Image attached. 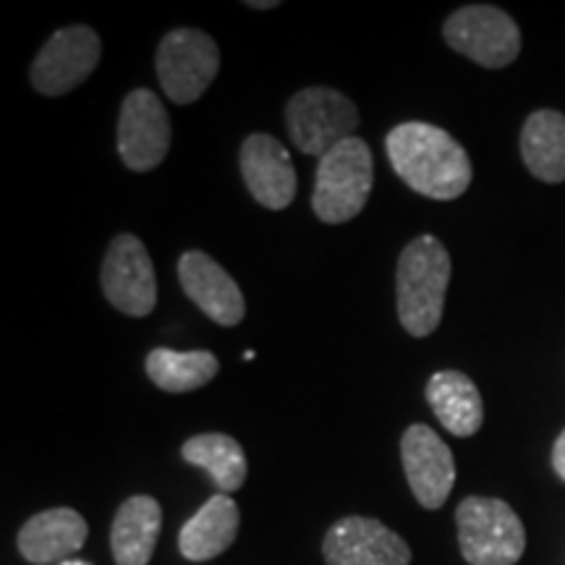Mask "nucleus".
Here are the masks:
<instances>
[{
    "label": "nucleus",
    "mask_w": 565,
    "mask_h": 565,
    "mask_svg": "<svg viewBox=\"0 0 565 565\" xmlns=\"http://www.w3.org/2000/svg\"><path fill=\"white\" fill-rule=\"evenodd\" d=\"M387 158L398 179L427 200H458L471 183V160L448 131L435 124L408 121L385 139Z\"/></svg>",
    "instance_id": "nucleus-1"
},
{
    "label": "nucleus",
    "mask_w": 565,
    "mask_h": 565,
    "mask_svg": "<svg viewBox=\"0 0 565 565\" xmlns=\"http://www.w3.org/2000/svg\"><path fill=\"white\" fill-rule=\"evenodd\" d=\"M450 254L435 236H419L401 252L395 291H398V317L406 333L427 338L443 320L445 294L450 286Z\"/></svg>",
    "instance_id": "nucleus-2"
},
{
    "label": "nucleus",
    "mask_w": 565,
    "mask_h": 565,
    "mask_svg": "<svg viewBox=\"0 0 565 565\" xmlns=\"http://www.w3.org/2000/svg\"><path fill=\"white\" fill-rule=\"evenodd\" d=\"M374 181V162L366 141L359 137L345 139L317 166L315 212L330 225L349 223L364 210Z\"/></svg>",
    "instance_id": "nucleus-3"
},
{
    "label": "nucleus",
    "mask_w": 565,
    "mask_h": 565,
    "mask_svg": "<svg viewBox=\"0 0 565 565\" xmlns=\"http://www.w3.org/2000/svg\"><path fill=\"white\" fill-rule=\"evenodd\" d=\"M456 524L469 565H515L524 555V524L505 500L466 498L456 511Z\"/></svg>",
    "instance_id": "nucleus-4"
},
{
    "label": "nucleus",
    "mask_w": 565,
    "mask_h": 565,
    "mask_svg": "<svg viewBox=\"0 0 565 565\" xmlns=\"http://www.w3.org/2000/svg\"><path fill=\"white\" fill-rule=\"evenodd\" d=\"M286 126L296 150L324 158L333 147L351 139L359 126V110L343 92L307 87L288 100Z\"/></svg>",
    "instance_id": "nucleus-5"
},
{
    "label": "nucleus",
    "mask_w": 565,
    "mask_h": 565,
    "mask_svg": "<svg viewBox=\"0 0 565 565\" xmlns=\"http://www.w3.org/2000/svg\"><path fill=\"white\" fill-rule=\"evenodd\" d=\"M154 66L166 95L173 103L189 105L200 100L221 71V51L207 32L173 30L158 45Z\"/></svg>",
    "instance_id": "nucleus-6"
},
{
    "label": "nucleus",
    "mask_w": 565,
    "mask_h": 565,
    "mask_svg": "<svg viewBox=\"0 0 565 565\" xmlns=\"http://www.w3.org/2000/svg\"><path fill=\"white\" fill-rule=\"evenodd\" d=\"M445 42L484 68H503L519 58V24L494 6H463L443 26Z\"/></svg>",
    "instance_id": "nucleus-7"
},
{
    "label": "nucleus",
    "mask_w": 565,
    "mask_h": 565,
    "mask_svg": "<svg viewBox=\"0 0 565 565\" xmlns=\"http://www.w3.org/2000/svg\"><path fill=\"white\" fill-rule=\"evenodd\" d=\"M103 55V42L89 26L58 30L32 63L30 79L40 95L61 97L89 79Z\"/></svg>",
    "instance_id": "nucleus-8"
},
{
    "label": "nucleus",
    "mask_w": 565,
    "mask_h": 565,
    "mask_svg": "<svg viewBox=\"0 0 565 565\" xmlns=\"http://www.w3.org/2000/svg\"><path fill=\"white\" fill-rule=\"evenodd\" d=\"M100 280L105 296L118 312L147 317L158 303V280L150 252L131 233H121L110 242Z\"/></svg>",
    "instance_id": "nucleus-9"
},
{
    "label": "nucleus",
    "mask_w": 565,
    "mask_h": 565,
    "mask_svg": "<svg viewBox=\"0 0 565 565\" xmlns=\"http://www.w3.org/2000/svg\"><path fill=\"white\" fill-rule=\"evenodd\" d=\"M171 150V118L166 105L150 89L126 95L118 118V154L131 171L145 173L158 168Z\"/></svg>",
    "instance_id": "nucleus-10"
},
{
    "label": "nucleus",
    "mask_w": 565,
    "mask_h": 565,
    "mask_svg": "<svg viewBox=\"0 0 565 565\" xmlns=\"http://www.w3.org/2000/svg\"><path fill=\"white\" fill-rule=\"evenodd\" d=\"M328 565H408L412 550L393 529L366 515L335 521L322 545Z\"/></svg>",
    "instance_id": "nucleus-11"
},
{
    "label": "nucleus",
    "mask_w": 565,
    "mask_h": 565,
    "mask_svg": "<svg viewBox=\"0 0 565 565\" xmlns=\"http://www.w3.org/2000/svg\"><path fill=\"white\" fill-rule=\"evenodd\" d=\"M401 458L414 498L427 511L443 508L456 484V461L443 437L427 424H414L401 440Z\"/></svg>",
    "instance_id": "nucleus-12"
},
{
    "label": "nucleus",
    "mask_w": 565,
    "mask_h": 565,
    "mask_svg": "<svg viewBox=\"0 0 565 565\" xmlns=\"http://www.w3.org/2000/svg\"><path fill=\"white\" fill-rule=\"evenodd\" d=\"M242 175L249 194L267 210H286L296 200V168L286 147L270 134H252L242 145Z\"/></svg>",
    "instance_id": "nucleus-13"
},
{
    "label": "nucleus",
    "mask_w": 565,
    "mask_h": 565,
    "mask_svg": "<svg viewBox=\"0 0 565 565\" xmlns=\"http://www.w3.org/2000/svg\"><path fill=\"white\" fill-rule=\"evenodd\" d=\"M179 280L183 294L192 299L212 322L233 328L244 320L246 301L238 282L223 270L221 263L204 252H186L179 259Z\"/></svg>",
    "instance_id": "nucleus-14"
},
{
    "label": "nucleus",
    "mask_w": 565,
    "mask_h": 565,
    "mask_svg": "<svg viewBox=\"0 0 565 565\" xmlns=\"http://www.w3.org/2000/svg\"><path fill=\"white\" fill-rule=\"evenodd\" d=\"M89 526L74 508H53L32 515L19 532V553L34 565H47L79 553Z\"/></svg>",
    "instance_id": "nucleus-15"
},
{
    "label": "nucleus",
    "mask_w": 565,
    "mask_h": 565,
    "mask_svg": "<svg viewBox=\"0 0 565 565\" xmlns=\"http://www.w3.org/2000/svg\"><path fill=\"white\" fill-rule=\"evenodd\" d=\"M242 524V513L231 494H212L200 511L186 521L179 534V550L189 561H212L233 545Z\"/></svg>",
    "instance_id": "nucleus-16"
},
{
    "label": "nucleus",
    "mask_w": 565,
    "mask_h": 565,
    "mask_svg": "<svg viewBox=\"0 0 565 565\" xmlns=\"http://www.w3.org/2000/svg\"><path fill=\"white\" fill-rule=\"evenodd\" d=\"M162 526V508L150 494H134L118 508L110 529V550L118 565H147L152 561Z\"/></svg>",
    "instance_id": "nucleus-17"
},
{
    "label": "nucleus",
    "mask_w": 565,
    "mask_h": 565,
    "mask_svg": "<svg viewBox=\"0 0 565 565\" xmlns=\"http://www.w3.org/2000/svg\"><path fill=\"white\" fill-rule=\"evenodd\" d=\"M427 401L445 429L456 437H471L484 422V404L475 380L463 372L443 370L429 377Z\"/></svg>",
    "instance_id": "nucleus-18"
},
{
    "label": "nucleus",
    "mask_w": 565,
    "mask_h": 565,
    "mask_svg": "<svg viewBox=\"0 0 565 565\" xmlns=\"http://www.w3.org/2000/svg\"><path fill=\"white\" fill-rule=\"evenodd\" d=\"M521 154L529 173L545 183L565 181V116L536 110L521 129Z\"/></svg>",
    "instance_id": "nucleus-19"
},
{
    "label": "nucleus",
    "mask_w": 565,
    "mask_h": 565,
    "mask_svg": "<svg viewBox=\"0 0 565 565\" xmlns=\"http://www.w3.org/2000/svg\"><path fill=\"white\" fill-rule=\"evenodd\" d=\"M221 362L210 351H171L154 349L147 356V374L160 391L192 393L215 380Z\"/></svg>",
    "instance_id": "nucleus-20"
},
{
    "label": "nucleus",
    "mask_w": 565,
    "mask_h": 565,
    "mask_svg": "<svg viewBox=\"0 0 565 565\" xmlns=\"http://www.w3.org/2000/svg\"><path fill=\"white\" fill-rule=\"evenodd\" d=\"M181 456L183 461L207 471L223 494L242 490V484L246 482V456L242 445L228 435H196L183 443Z\"/></svg>",
    "instance_id": "nucleus-21"
},
{
    "label": "nucleus",
    "mask_w": 565,
    "mask_h": 565,
    "mask_svg": "<svg viewBox=\"0 0 565 565\" xmlns=\"http://www.w3.org/2000/svg\"><path fill=\"white\" fill-rule=\"evenodd\" d=\"M553 466L557 471V477L565 482V429L561 433V437L555 440V448H553Z\"/></svg>",
    "instance_id": "nucleus-22"
},
{
    "label": "nucleus",
    "mask_w": 565,
    "mask_h": 565,
    "mask_svg": "<svg viewBox=\"0 0 565 565\" xmlns=\"http://www.w3.org/2000/svg\"><path fill=\"white\" fill-rule=\"evenodd\" d=\"M249 9H259V11H267V9H278V0H249Z\"/></svg>",
    "instance_id": "nucleus-23"
},
{
    "label": "nucleus",
    "mask_w": 565,
    "mask_h": 565,
    "mask_svg": "<svg viewBox=\"0 0 565 565\" xmlns=\"http://www.w3.org/2000/svg\"><path fill=\"white\" fill-rule=\"evenodd\" d=\"M63 565H87V563H63Z\"/></svg>",
    "instance_id": "nucleus-24"
}]
</instances>
